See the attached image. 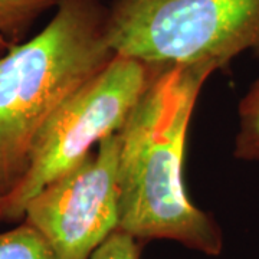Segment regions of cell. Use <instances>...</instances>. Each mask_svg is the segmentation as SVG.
I'll use <instances>...</instances> for the list:
<instances>
[{"label": "cell", "mask_w": 259, "mask_h": 259, "mask_svg": "<svg viewBox=\"0 0 259 259\" xmlns=\"http://www.w3.org/2000/svg\"><path fill=\"white\" fill-rule=\"evenodd\" d=\"M212 69L157 71L120 130L118 231L137 241L167 239L207 256L223 250L212 214L194 206L183 180L186 136Z\"/></svg>", "instance_id": "1"}, {"label": "cell", "mask_w": 259, "mask_h": 259, "mask_svg": "<svg viewBox=\"0 0 259 259\" xmlns=\"http://www.w3.org/2000/svg\"><path fill=\"white\" fill-rule=\"evenodd\" d=\"M100 0H65L37 35L0 56V190L23 177L39 131L115 52Z\"/></svg>", "instance_id": "2"}, {"label": "cell", "mask_w": 259, "mask_h": 259, "mask_svg": "<svg viewBox=\"0 0 259 259\" xmlns=\"http://www.w3.org/2000/svg\"><path fill=\"white\" fill-rule=\"evenodd\" d=\"M108 42L115 55L158 71H219L246 51L259 54V0H114Z\"/></svg>", "instance_id": "3"}, {"label": "cell", "mask_w": 259, "mask_h": 259, "mask_svg": "<svg viewBox=\"0 0 259 259\" xmlns=\"http://www.w3.org/2000/svg\"><path fill=\"white\" fill-rule=\"evenodd\" d=\"M157 71L115 55L75 91L39 131L25 175L6 194L5 221H23L28 203L44 187L78 166L95 144L118 133Z\"/></svg>", "instance_id": "4"}, {"label": "cell", "mask_w": 259, "mask_h": 259, "mask_svg": "<svg viewBox=\"0 0 259 259\" xmlns=\"http://www.w3.org/2000/svg\"><path fill=\"white\" fill-rule=\"evenodd\" d=\"M120 131L30 200L23 221L48 241L58 259H90L120 223Z\"/></svg>", "instance_id": "5"}, {"label": "cell", "mask_w": 259, "mask_h": 259, "mask_svg": "<svg viewBox=\"0 0 259 259\" xmlns=\"http://www.w3.org/2000/svg\"><path fill=\"white\" fill-rule=\"evenodd\" d=\"M65 0H0V51L20 44L36 19Z\"/></svg>", "instance_id": "6"}, {"label": "cell", "mask_w": 259, "mask_h": 259, "mask_svg": "<svg viewBox=\"0 0 259 259\" xmlns=\"http://www.w3.org/2000/svg\"><path fill=\"white\" fill-rule=\"evenodd\" d=\"M238 117L233 156L242 161H259V76L239 102Z\"/></svg>", "instance_id": "7"}, {"label": "cell", "mask_w": 259, "mask_h": 259, "mask_svg": "<svg viewBox=\"0 0 259 259\" xmlns=\"http://www.w3.org/2000/svg\"><path fill=\"white\" fill-rule=\"evenodd\" d=\"M0 259H58L48 241L32 225L23 222L0 232Z\"/></svg>", "instance_id": "8"}, {"label": "cell", "mask_w": 259, "mask_h": 259, "mask_svg": "<svg viewBox=\"0 0 259 259\" xmlns=\"http://www.w3.org/2000/svg\"><path fill=\"white\" fill-rule=\"evenodd\" d=\"M141 242L122 231L111 233L90 259H140Z\"/></svg>", "instance_id": "9"}, {"label": "cell", "mask_w": 259, "mask_h": 259, "mask_svg": "<svg viewBox=\"0 0 259 259\" xmlns=\"http://www.w3.org/2000/svg\"><path fill=\"white\" fill-rule=\"evenodd\" d=\"M5 213H6V193L0 190V222L5 221Z\"/></svg>", "instance_id": "10"}]
</instances>
